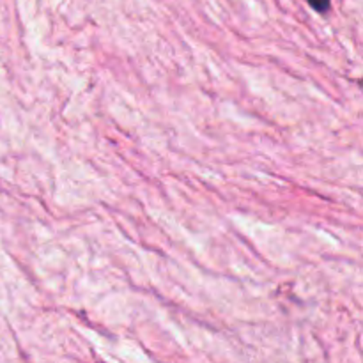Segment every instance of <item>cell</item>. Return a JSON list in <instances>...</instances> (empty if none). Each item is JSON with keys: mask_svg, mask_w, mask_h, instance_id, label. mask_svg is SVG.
<instances>
[{"mask_svg": "<svg viewBox=\"0 0 363 363\" xmlns=\"http://www.w3.org/2000/svg\"><path fill=\"white\" fill-rule=\"evenodd\" d=\"M307 2L318 13H326L330 9V6H332V0H307Z\"/></svg>", "mask_w": 363, "mask_h": 363, "instance_id": "1", "label": "cell"}]
</instances>
